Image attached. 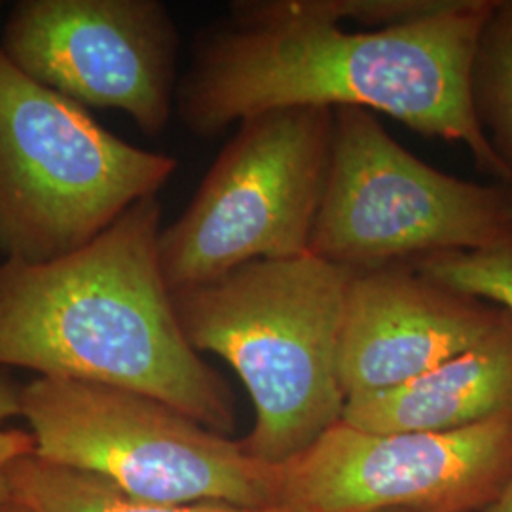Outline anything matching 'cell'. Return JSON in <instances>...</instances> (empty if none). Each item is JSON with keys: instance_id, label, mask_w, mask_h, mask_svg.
Masks as SVG:
<instances>
[{"instance_id": "cell-1", "label": "cell", "mask_w": 512, "mask_h": 512, "mask_svg": "<svg viewBox=\"0 0 512 512\" xmlns=\"http://www.w3.org/2000/svg\"><path fill=\"white\" fill-rule=\"evenodd\" d=\"M495 0H446L431 16L346 31L313 0H241L203 31L177 84L188 131L215 137L260 112L353 107L467 148L480 171L512 186L476 120L471 65Z\"/></svg>"}, {"instance_id": "cell-2", "label": "cell", "mask_w": 512, "mask_h": 512, "mask_svg": "<svg viewBox=\"0 0 512 512\" xmlns=\"http://www.w3.org/2000/svg\"><path fill=\"white\" fill-rule=\"evenodd\" d=\"M160 232L162 205L148 198L71 255L0 260V368L141 393L230 435V385L184 338Z\"/></svg>"}, {"instance_id": "cell-3", "label": "cell", "mask_w": 512, "mask_h": 512, "mask_svg": "<svg viewBox=\"0 0 512 512\" xmlns=\"http://www.w3.org/2000/svg\"><path fill=\"white\" fill-rule=\"evenodd\" d=\"M351 272L306 253L171 291L188 344L245 385L255 425L241 444L262 463H285L342 421L338 346Z\"/></svg>"}, {"instance_id": "cell-4", "label": "cell", "mask_w": 512, "mask_h": 512, "mask_svg": "<svg viewBox=\"0 0 512 512\" xmlns=\"http://www.w3.org/2000/svg\"><path fill=\"white\" fill-rule=\"evenodd\" d=\"M88 109L21 73L0 50V258L42 264L71 255L177 171Z\"/></svg>"}, {"instance_id": "cell-5", "label": "cell", "mask_w": 512, "mask_h": 512, "mask_svg": "<svg viewBox=\"0 0 512 512\" xmlns=\"http://www.w3.org/2000/svg\"><path fill=\"white\" fill-rule=\"evenodd\" d=\"M42 461L99 476L156 503H222L270 511L272 465L152 397L109 385L35 378L21 385Z\"/></svg>"}, {"instance_id": "cell-6", "label": "cell", "mask_w": 512, "mask_h": 512, "mask_svg": "<svg viewBox=\"0 0 512 512\" xmlns=\"http://www.w3.org/2000/svg\"><path fill=\"white\" fill-rule=\"evenodd\" d=\"M334 110L329 167L310 253L349 270L482 251L512 236V186L425 164L374 112Z\"/></svg>"}, {"instance_id": "cell-7", "label": "cell", "mask_w": 512, "mask_h": 512, "mask_svg": "<svg viewBox=\"0 0 512 512\" xmlns=\"http://www.w3.org/2000/svg\"><path fill=\"white\" fill-rule=\"evenodd\" d=\"M334 110L289 107L241 120L184 209L162 228L158 258L171 291L255 260L310 253Z\"/></svg>"}, {"instance_id": "cell-8", "label": "cell", "mask_w": 512, "mask_h": 512, "mask_svg": "<svg viewBox=\"0 0 512 512\" xmlns=\"http://www.w3.org/2000/svg\"><path fill=\"white\" fill-rule=\"evenodd\" d=\"M512 475V408L440 433H368L344 421L272 465L275 512H480Z\"/></svg>"}, {"instance_id": "cell-9", "label": "cell", "mask_w": 512, "mask_h": 512, "mask_svg": "<svg viewBox=\"0 0 512 512\" xmlns=\"http://www.w3.org/2000/svg\"><path fill=\"white\" fill-rule=\"evenodd\" d=\"M179 46L158 0H21L0 33L21 73L84 109L124 112L148 137L175 109Z\"/></svg>"}, {"instance_id": "cell-10", "label": "cell", "mask_w": 512, "mask_h": 512, "mask_svg": "<svg viewBox=\"0 0 512 512\" xmlns=\"http://www.w3.org/2000/svg\"><path fill=\"white\" fill-rule=\"evenodd\" d=\"M505 311L444 287L410 262L353 270L338 346L349 397L406 384L476 346Z\"/></svg>"}, {"instance_id": "cell-11", "label": "cell", "mask_w": 512, "mask_h": 512, "mask_svg": "<svg viewBox=\"0 0 512 512\" xmlns=\"http://www.w3.org/2000/svg\"><path fill=\"white\" fill-rule=\"evenodd\" d=\"M512 408V319L406 384L349 397L342 421L368 433H440Z\"/></svg>"}, {"instance_id": "cell-12", "label": "cell", "mask_w": 512, "mask_h": 512, "mask_svg": "<svg viewBox=\"0 0 512 512\" xmlns=\"http://www.w3.org/2000/svg\"><path fill=\"white\" fill-rule=\"evenodd\" d=\"M12 499L29 512H275L222 503H156L122 492L99 476L29 454L6 467Z\"/></svg>"}, {"instance_id": "cell-13", "label": "cell", "mask_w": 512, "mask_h": 512, "mask_svg": "<svg viewBox=\"0 0 512 512\" xmlns=\"http://www.w3.org/2000/svg\"><path fill=\"white\" fill-rule=\"evenodd\" d=\"M476 120L501 162L512 169V0H495L471 65Z\"/></svg>"}, {"instance_id": "cell-14", "label": "cell", "mask_w": 512, "mask_h": 512, "mask_svg": "<svg viewBox=\"0 0 512 512\" xmlns=\"http://www.w3.org/2000/svg\"><path fill=\"white\" fill-rule=\"evenodd\" d=\"M406 262L444 287L494 304L512 319V236L482 251L437 253Z\"/></svg>"}, {"instance_id": "cell-15", "label": "cell", "mask_w": 512, "mask_h": 512, "mask_svg": "<svg viewBox=\"0 0 512 512\" xmlns=\"http://www.w3.org/2000/svg\"><path fill=\"white\" fill-rule=\"evenodd\" d=\"M19 391L21 385L0 374V507L12 501V490L6 478V467L14 459L29 456L35 452V442L29 431L6 427L10 418H19Z\"/></svg>"}, {"instance_id": "cell-16", "label": "cell", "mask_w": 512, "mask_h": 512, "mask_svg": "<svg viewBox=\"0 0 512 512\" xmlns=\"http://www.w3.org/2000/svg\"><path fill=\"white\" fill-rule=\"evenodd\" d=\"M480 512H512V475L494 501Z\"/></svg>"}, {"instance_id": "cell-17", "label": "cell", "mask_w": 512, "mask_h": 512, "mask_svg": "<svg viewBox=\"0 0 512 512\" xmlns=\"http://www.w3.org/2000/svg\"><path fill=\"white\" fill-rule=\"evenodd\" d=\"M0 512H29L23 505H19L18 501H10V503H6L4 507H0Z\"/></svg>"}, {"instance_id": "cell-18", "label": "cell", "mask_w": 512, "mask_h": 512, "mask_svg": "<svg viewBox=\"0 0 512 512\" xmlns=\"http://www.w3.org/2000/svg\"><path fill=\"white\" fill-rule=\"evenodd\" d=\"M385 512H406V511H385Z\"/></svg>"}]
</instances>
